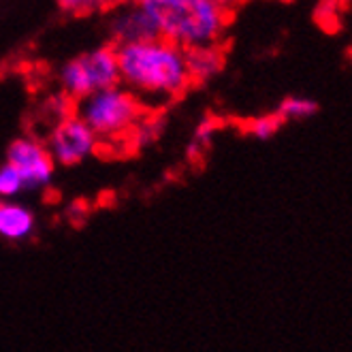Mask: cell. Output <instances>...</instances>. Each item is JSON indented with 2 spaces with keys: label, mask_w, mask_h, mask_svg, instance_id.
Wrapping results in <instances>:
<instances>
[{
  "label": "cell",
  "mask_w": 352,
  "mask_h": 352,
  "mask_svg": "<svg viewBox=\"0 0 352 352\" xmlns=\"http://www.w3.org/2000/svg\"><path fill=\"white\" fill-rule=\"evenodd\" d=\"M120 77L148 94H182L192 84L184 47L167 38H143L116 50Z\"/></svg>",
  "instance_id": "6da1fadb"
},
{
  "label": "cell",
  "mask_w": 352,
  "mask_h": 352,
  "mask_svg": "<svg viewBox=\"0 0 352 352\" xmlns=\"http://www.w3.org/2000/svg\"><path fill=\"white\" fill-rule=\"evenodd\" d=\"M139 7L156 36L186 50L210 45L224 26L218 0H139Z\"/></svg>",
  "instance_id": "7a4b0ae2"
},
{
  "label": "cell",
  "mask_w": 352,
  "mask_h": 352,
  "mask_svg": "<svg viewBox=\"0 0 352 352\" xmlns=\"http://www.w3.org/2000/svg\"><path fill=\"white\" fill-rule=\"evenodd\" d=\"M139 100L118 88L98 90L79 100L77 116L96 137H118L135 126L141 116Z\"/></svg>",
  "instance_id": "3957f363"
},
{
  "label": "cell",
  "mask_w": 352,
  "mask_h": 352,
  "mask_svg": "<svg viewBox=\"0 0 352 352\" xmlns=\"http://www.w3.org/2000/svg\"><path fill=\"white\" fill-rule=\"evenodd\" d=\"M120 81L118 56L116 50L102 47L92 54L75 58L62 71V84L71 98H86L98 90L116 88Z\"/></svg>",
  "instance_id": "277c9868"
},
{
  "label": "cell",
  "mask_w": 352,
  "mask_h": 352,
  "mask_svg": "<svg viewBox=\"0 0 352 352\" xmlns=\"http://www.w3.org/2000/svg\"><path fill=\"white\" fill-rule=\"evenodd\" d=\"M94 148H96V135L79 118H67L54 129L47 152L54 164L75 167L81 160H86L94 152Z\"/></svg>",
  "instance_id": "5b68a950"
},
{
  "label": "cell",
  "mask_w": 352,
  "mask_h": 352,
  "mask_svg": "<svg viewBox=\"0 0 352 352\" xmlns=\"http://www.w3.org/2000/svg\"><path fill=\"white\" fill-rule=\"evenodd\" d=\"M7 162L22 173L28 190L47 186L54 177V160L50 152L34 139H17L7 152Z\"/></svg>",
  "instance_id": "8992f818"
},
{
  "label": "cell",
  "mask_w": 352,
  "mask_h": 352,
  "mask_svg": "<svg viewBox=\"0 0 352 352\" xmlns=\"http://www.w3.org/2000/svg\"><path fill=\"white\" fill-rule=\"evenodd\" d=\"M34 214L28 207L11 201H0V237L9 241H24L34 233Z\"/></svg>",
  "instance_id": "52a82bcc"
},
{
  "label": "cell",
  "mask_w": 352,
  "mask_h": 352,
  "mask_svg": "<svg viewBox=\"0 0 352 352\" xmlns=\"http://www.w3.org/2000/svg\"><path fill=\"white\" fill-rule=\"evenodd\" d=\"M186 62H188V71L192 81H203L220 71L222 56L214 47H190L186 50Z\"/></svg>",
  "instance_id": "ba28073f"
},
{
  "label": "cell",
  "mask_w": 352,
  "mask_h": 352,
  "mask_svg": "<svg viewBox=\"0 0 352 352\" xmlns=\"http://www.w3.org/2000/svg\"><path fill=\"white\" fill-rule=\"evenodd\" d=\"M318 102L312 98H303V96H288L282 100V105L278 107V116L288 122V120H305V118H312L318 113Z\"/></svg>",
  "instance_id": "9c48e42d"
},
{
  "label": "cell",
  "mask_w": 352,
  "mask_h": 352,
  "mask_svg": "<svg viewBox=\"0 0 352 352\" xmlns=\"http://www.w3.org/2000/svg\"><path fill=\"white\" fill-rule=\"evenodd\" d=\"M26 190H28V186H26L22 173H19L15 167H11L9 162H5L3 167H0V201L19 197Z\"/></svg>",
  "instance_id": "30bf717a"
},
{
  "label": "cell",
  "mask_w": 352,
  "mask_h": 352,
  "mask_svg": "<svg viewBox=\"0 0 352 352\" xmlns=\"http://www.w3.org/2000/svg\"><path fill=\"white\" fill-rule=\"evenodd\" d=\"M282 124H284V120L278 113H269V116L256 118L248 124V133L256 139H261V141H265V139H272L282 129Z\"/></svg>",
  "instance_id": "8fae6325"
},
{
  "label": "cell",
  "mask_w": 352,
  "mask_h": 352,
  "mask_svg": "<svg viewBox=\"0 0 352 352\" xmlns=\"http://www.w3.org/2000/svg\"><path fill=\"white\" fill-rule=\"evenodd\" d=\"M102 3V0H60V5L62 7H67V9H73V11H86L94 5Z\"/></svg>",
  "instance_id": "7c38bea8"
},
{
  "label": "cell",
  "mask_w": 352,
  "mask_h": 352,
  "mask_svg": "<svg viewBox=\"0 0 352 352\" xmlns=\"http://www.w3.org/2000/svg\"><path fill=\"white\" fill-rule=\"evenodd\" d=\"M340 3H342V5H348V3H352V0H340Z\"/></svg>",
  "instance_id": "4fadbf2b"
}]
</instances>
